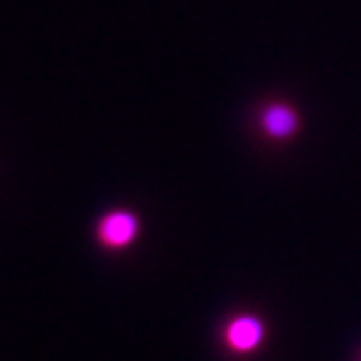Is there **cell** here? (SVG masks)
<instances>
[{"instance_id": "obj_3", "label": "cell", "mask_w": 361, "mask_h": 361, "mask_svg": "<svg viewBox=\"0 0 361 361\" xmlns=\"http://www.w3.org/2000/svg\"><path fill=\"white\" fill-rule=\"evenodd\" d=\"M264 131L274 140H288L296 133L298 116L290 105H268L262 116Z\"/></svg>"}, {"instance_id": "obj_2", "label": "cell", "mask_w": 361, "mask_h": 361, "mask_svg": "<svg viewBox=\"0 0 361 361\" xmlns=\"http://www.w3.org/2000/svg\"><path fill=\"white\" fill-rule=\"evenodd\" d=\"M264 335H266V331H264V322L259 318L238 316L226 326V344L238 353H248L262 344Z\"/></svg>"}, {"instance_id": "obj_1", "label": "cell", "mask_w": 361, "mask_h": 361, "mask_svg": "<svg viewBox=\"0 0 361 361\" xmlns=\"http://www.w3.org/2000/svg\"><path fill=\"white\" fill-rule=\"evenodd\" d=\"M137 231H140V222L131 212L116 209V212H109L100 218L96 233H98V240L102 246L124 248L135 240Z\"/></svg>"}]
</instances>
